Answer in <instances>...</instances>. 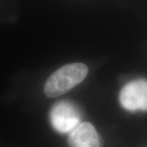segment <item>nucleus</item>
<instances>
[{
  "label": "nucleus",
  "instance_id": "f03ea898",
  "mask_svg": "<svg viewBox=\"0 0 147 147\" xmlns=\"http://www.w3.org/2000/svg\"><path fill=\"white\" fill-rule=\"evenodd\" d=\"M50 121L56 131L68 133L80 123V114L77 106L72 102L61 100L53 106Z\"/></svg>",
  "mask_w": 147,
  "mask_h": 147
},
{
  "label": "nucleus",
  "instance_id": "20e7f679",
  "mask_svg": "<svg viewBox=\"0 0 147 147\" xmlns=\"http://www.w3.org/2000/svg\"><path fill=\"white\" fill-rule=\"evenodd\" d=\"M70 147H101L100 139L94 126L90 123H81L69 132Z\"/></svg>",
  "mask_w": 147,
  "mask_h": 147
},
{
  "label": "nucleus",
  "instance_id": "7ed1b4c3",
  "mask_svg": "<svg viewBox=\"0 0 147 147\" xmlns=\"http://www.w3.org/2000/svg\"><path fill=\"white\" fill-rule=\"evenodd\" d=\"M121 105L127 110H147V80L135 79L123 86L119 93Z\"/></svg>",
  "mask_w": 147,
  "mask_h": 147
},
{
  "label": "nucleus",
  "instance_id": "f257e3e1",
  "mask_svg": "<svg viewBox=\"0 0 147 147\" xmlns=\"http://www.w3.org/2000/svg\"><path fill=\"white\" fill-rule=\"evenodd\" d=\"M88 73V68L84 64L64 65L47 79L44 86L45 94L48 97H57L65 94L84 81Z\"/></svg>",
  "mask_w": 147,
  "mask_h": 147
}]
</instances>
